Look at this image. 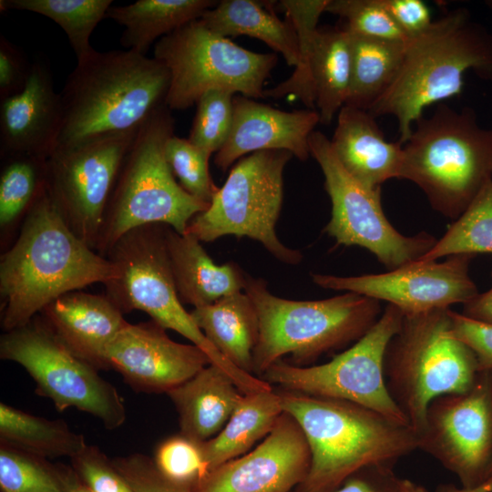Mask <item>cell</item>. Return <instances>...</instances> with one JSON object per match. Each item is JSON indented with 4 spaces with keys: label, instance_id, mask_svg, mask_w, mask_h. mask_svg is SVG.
I'll use <instances>...</instances> for the list:
<instances>
[{
    "label": "cell",
    "instance_id": "1",
    "mask_svg": "<svg viewBox=\"0 0 492 492\" xmlns=\"http://www.w3.org/2000/svg\"><path fill=\"white\" fill-rule=\"evenodd\" d=\"M113 277L111 262L67 226L44 186L0 258L2 328L21 327L59 296Z\"/></svg>",
    "mask_w": 492,
    "mask_h": 492
},
{
    "label": "cell",
    "instance_id": "2",
    "mask_svg": "<svg viewBox=\"0 0 492 492\" xmlns=\"http://www.w3.org/2000/svg\"><path fill=\"white\" fill-rule=\"evenodd\" d=\"M168 68L133 50L94 51L77 62L61 97V125L55 149L137 131L162 105Z\"/></svg>",
    "mask_w": 492,
    "mask_h": 492
},
{
    "label": "cell",
    "instance_id": "3",
    "mask_svg": "<svg viewBox=\"0 0 492 492\" xmlns=\"http://www.w3.org/2000/svg\"><path fill=\"white\" fill-rule=\"evenodd\" d=\"M282 406L300 425L311 464L292 492H330L351 475L371 465H393L418 449V436L358 404L281 389Z\"/></svg>",
    "mask_w": 492,
    "mask_h": 492
},
{
    "label": "cell",
    "instance_id": "4",
    "mask_svg": "<svg viewBox=\"0 0 492 492\" xmlns=\"http://www.w3.org/2000/svg\"><path fill=\"white\" fill-rule=\"evenodd\" d=\"M467 70L492 82V34L456 8L407 39L396 77L367 111L395 117L403 145L427 107L461 93Z\"/></svg>",
    "mask_w": 492,
    "mask_h": 492
},
{
    "label": "cell",
    "instance_id": "5",
    "mask_svg": "<svg viewBox=\"0 0 492 492\" xmlns=\"http://www.w3.org/2000/svg\"><path fill=\"white\" fill-rule=\"evenodd\" d=\"M414 125L399 179L415 183L436 211L455 220L492 181V128L478 124L472 108L445 103Z\"/></svg>",
    "mask_w": 492,
    "mask_h": 492
},
{
    "label": "cell",
    "instance_id": "6",
    "mask_svg": "<svg viewBox=\"0 0 492 492\" xmlns=\"http://www.w3.org/2000/svg\"><path fill=\"white\" fill-rule=\"evenodd\" d=\"M479 372L475 353L454 333L450 308L404 315L384 353L387 390L417 436L430 403L468 391Z\"/></svg>",
    "mask_w": 492,
    "mask_h": 492
},
{
    "label": "cell",
    "instance_id": "7",
    "mask_svg": "<svg viewBox=\"0 0 492 492\" xmlns=\"http://www.w3.org/2000/svg\"><path fill=\"white\" fill-rule=\"evenodd\" d=\"M174 135L166 104L138 130L119 169L104 214L96 251L106 256L128 231L148 224L168 225L185 234L189 223L210 203L190 195L176 180L165 157Z\"/></svg>",
    "mask_w": 492,
    "mask_h": 492
},
{
    "label": "cell",
    "instance_id": "8",
    "mask_svg": "<svg viewBox=\"0 0 492 492\" xmlns=\"http://www.w3.org/2000/svg\"><path fill=\"white\" fill-rule=\"evenodd\" d=\"M244 291L258 316L251 374L259 378L285 354L305 363L356 342L382 314L379 301L351 292L319 301H292L272 294L263 281L251 278Z\"/></svg>",
    "mask_w": 492,
    "mask_h": 492
},
{
    "label": "cell",
    "instance_id": "9",
    "mask_svg": "<svg viewBox=\"0 0 492 492\" xmlns=\"http://www.w3.org/2000/svg\"><path fill=\"white\" fill-rule=\"evenodd\" d=\"M164 224H148L122 235L106 254L114 277L104 284L105 295L127 313H148L165 329L173 330L200 347L210 364L224 371L243 393L269 389L266 381L228 361L196 325L179 297L166 241Z\"/></svg>",
    "mask_w": 492,
    "mask_h": 492
},
{
    "label": "cell",
    "instance_id": "10",
    "mask_svg": "<svg viewBox=\"0 0 492 492\" xmlns=\"http://www.w3.org/2000/svg\"><path fill=\"white\" fill-rule=\"evenodd\" d=\"M153 57L169 70L170 83L165 104L186 109L211 89L247 97H264V84L277 64L274 53H257L192 21L161 37Z\"/></svg>",
    "mask_w": 492,
    "mask_h": 492
},
{
    "label": "cell",
    "instance_id": "11",
    "mask_svg": "<svg viewBox=\"0 0 492 492\" xmlns=\"http://www.w3.org/2000/svg\"><path fill=\"white\" fill-rule=\"evenodd\" d=\"M292 157L286 150H262L241 158L208 209L190 220L186 233L207 242L229 234L249 237L278 260L299 262L301 253L284 246L275 231L282 204L283 171Z\"/></svg>",
    "mask_w": 492,
    "mask_h": 492
},
{
    "label": "cell",
    "instance_id": "12",
    "mask_svg": "<svg viewBox=\"0 0 492 492\" xmlns=\"http://www.w3.org/2000/svg\"><path fill=\"white\" fill-rule=\"evenodd\" d=\"M0 358L25 368L38 395L49 398L56 409L76 408L99 419L108 430L126 420L123 398L98 370L75 355L43 317L5 332L0 337Z\"/></svg>",
    "mask_w": 492,
    "mask_h": 492
},
{
    "label": "cell",
    "instance_id": "13",
    "mask_svg": "<svg viewBox=\"0 0 492 492\" xmlns=\"http://www.w3.org/2000/svg\"><path fill=\"white\" fill-rule=\"evenodd\" d=\"M404 313L397 307L387 304L377 322L331 361L302 366L280 360L261 378L283 390L350 401L409 425L389 395L384 374V353L400 329Z\"/></svg>",
    "mask_w": 492,
    "mask_h": 492
},
{
    "label": "cell",
    "instance_id": "14",
    "mask_svg": "<svg viewBox=\"0 0 492 492\" xmlns=\"http://www.w3.org/2000/svg\"><path fill=\"white\" fill-rule=\"evenodd\" d=\"M309 149L323 171L332 203L325 231L337 244L366 249L389 271L418 261L435 245L437 239L426 232L405 236L394 228L383 210L381 188H365L352 178L323 132L311 134Z\"/></svg>",
    "mask_w": 492,
    "mask_h": 492
},
{
    "label": "cell",
    "instance_id": "15",
    "mask_svg": "<svg viewBox=\"0 0 492 492\" xmlns=\"http://www.w3.org/2000/svg\"><path fill=\"white\" fill-rule=\"evenodd\" d=\"M138 130L56 149L46 159L45 188L53 205L94 251L119 169Z\"/></svg>",
    "mask_w": 492,
    "mask_h": 492
},
{
    "label": "cell",
    "instance_id": "16",
    "mask_svg": "<svg viewBox=\"0 0 492 492\" xmlns=\"http://www.w3.org/2000/svg\"><path fill=\"white\" fill-rule=\"evenodd\" d=\"M418 440V448L455 474L463 487L487 480L492 466V370L480 371L468 391L434 399Z\"/></svg>",
    "mask_w": 492,
    "mask_h": 492
},
{
    "label": "cell",
    "instance_id": "17",
    "mask_svg": "<svg viewBox=\"0 0 492 492\" xmlns=\"http://www.w3.org/2000/svg\"><path fill=\"white\" fill-rule=\"evenodd\" d=\"M471 254H455L444 261H414L378 274L335 276L314 273L318 286L355 292L397 307L404 315L448 309L466 303L478 291L469 276Z\"/></svg>",
    "mask_w": 492,
    "mask_h": 492
},
{
    "label": "cell",
    "instance_id": "18",
    "mask_svg": "<svg viewBox=\"0 0 492 492\" xmlns=\"http://www.w3.org/2000/svg\"><path fill=\"white\" fill-rule=\"evenodd\" d=\"M311 464L307 439L298 422L284 412L263 440L248 453L211 470L192 492H292Z\"/></svg>",
    "mask_w": 492,
    "mask_h": 492
},
{
    "label": "cell",
    "instance_id": "19",
    "mask_svg": "<svg viewBox=\"0 0 492 492\" xmlns=\"http://www.w3.org/2000/svg\"><path fill=\"white\" fill-rule=\"evenodd\" d=\"M106 357L133 390L146 394H168L210 364L200 347L174 342L153 320L128 323L108 346Z\"/></svg>",
    "mask_w": 492,
    "mask_h": 492
},
{
    "label": "cell",
    "instance_id": "20",
    "mask_svg": "<svg viewBox=\"0 0 492 492\" xmlns=\"http://www.w3.org/2000/svg\"><path fill=\"white\" fill-rule=\"evenodd\" d=\"M319 123L314 109L283 111L234 95L231 129L214 163L225 171L244 155L262 150H286L306 160L311 157L309 138Z\"/></svg>",
    "mask_w": 492,
    "mask_h": 492
},
{
    "label": "cell",
    "instance_id": "21",
    "mask_svg": "<svg viewBox=\"0 0 492 492\" xmlns=\"http://www.w3.org/2000/svg\"><path fill=\"white\" fill-rule=\"evenodd\" d=\"M1 158L28 155L47 159L60 129V93L54 89L47 62L32 63L24 88L0 100Z\"/></svg>",
    "mask_w": 492,
    "mask_h": 492
},
{
    "label": "cell",
    "instance_id": "22",
    "mask_svg": "<svg viewBox=\"0 0 492 492\" xmlns=\"http://www.w3.org/2000/svg\"><path fill=\"white\" fill-rule=\"evenodd\" d=\"M41 313L75 355L98 371L110 369L108 346L128 322L105 294L70 292L51 302Z\"/></svg>",
    "mask_w": 492,
    "mask_h": 492
},
{
    "label": "cell",
    "instance_id": "23",
    "mask_svg": "<svg viewBox=\"0 0 492 492\" xmlns=\"http://www.w3.org/2000/svg\"><path fill=\"white\" fill-rule=\"evenodd\" d=\"M368 111L343 106L330 144L345 171L365 188H381L400 176L403 145L391 142Z\"/></svg>",
    "mask_w": 492,
    "mask_h": 492
},
{
    "label": "cell",
    "instance_id": "24",
    "mask_svg": "<svg viewBox=\"0 0 492 492\" xmlns=\"http://www.w3.org/2000/svg\"><path fill=\"white\" fill-rule=\"evenodd\" d=\"M167 395L178 412L179 433L205 442L224 427L243 393L224 371L210 364Z\"/></svg>",
    "mask_w": 492,
    "mask_h": 492
},
{
    "label": "cell",
    "instance_id": "25",
    "mask_svg": "<svg viewBox=\"0 0 492 492\" xmlns=\"http://www.w3.org/2000/svg\"><path fill=\"white\" fill-rule=\"evenodd\" d=\"M166 241L181 302L205 306L244 290L247 278L240 268L233 262L216 264L194 236L167 226Z\"/></svg>",
    "mask_w": 492,
    "mask_h": 492
},
{
    "label": "cell",
    "instance_id": "26",
    "mask_svg": "<svg viewBox=\"0 0 492 492\" xmlns=\"http://www.w3.org/2000/svg\"><path fill=\"white\" fill-rule=\"evenodd\" d=\"M210 343L232 364L251 374L259 322L246 292H237L190 312ZM253 375V374H252Z\"/></svg>",
    "mask_w": 492,
    "mask_h": 492
},
{
    "label": "cell",
    "instance_id": "27",
    "mask_svg": "<svg viewBox=\"0 0 492 492\" xmlns=\"http://www.w3.org/2000/svg\"><path fill=\"white\" fill-rule=\"evenodd\" d=\"M282 413L280 394L273 387L243 394L224 427L202 442L209 471L248 453L269 435Z\"/></svg>",
    "mask_w": 492,
    "mask_h": 492
},
{
    "label": "cell",
    "instance_id": "28",
    "mask_svg": "<svg viewBox=\"0 0 492 492\" xmlns=\"http://www.w3.org/2000/svg\"><path fill=\"white\" fill-rule=\"evenodd\" d=\"M218 2L212 0H138L111 6L106 15L124 27L121 45L146 55L149 46L192 21Z\"/></svg>",
    "mask_w": 492,
    "mask_h": 492
},
{
    "label": "cell",
    "instance_id": "29",
    "mask_svg": "<svg viewBox=\"0 0 492 492\" xmlns=\"http://www.w3.org/2000/svg\"><path fill=\"white\" fill-rule=\"evenodd\" d=\"M268 5L253 0H223L207 10L200 19L220 36L257 38L281 53L289 66L296 67L299 61L296 33L292 24L281 20L267 8Z\"/></svg>",
    "mask_w": 492,
    "mask_h": 492
},
{
    "label": "cell",
    "instance_id": "30",
    "mask_svg": "<svg viewBox=\"0 0 492 492\" xmlns=\"http://www.w3.org/2000/svg\"><path fill=\"white\" fill-rule=\"evenodd\" d=\"M310 77L320 123L328 125L346 104L351 84L350 36L341 26L318 29Z\"/></svg>",
    "mask_w": 492,
    "mask_h": 492
},
{
    "label": "cell",
    "instance_id": "31",
    "mask_svg": "<svg viewBox=\"0 0 492 492\" xmlns=\"http://www.w3.org/2000/svg\"><path fill=\"white\" fill-rule=\"evenodd\" d=\"M349 36L351 84L345 105L367 111L396 77L406 41Z\"/></svg>",
    "mask_w": 492,
    "mask_h": 492
},
{
    "label": "cell",
    "instance_id": "32",
    "mask_svg": "<svg viewBox=\"0 0 492 492\" xmlns=\"http://www.w3.org/2000/svg\"><path fill=\"white\" fill-rule=\"evenodd\" d=\"M0 443L45 457L73 456L86 446L83 435L63 420L36 416L0 403Z\"/></svg>",
    "mask_w": 492,
    "mask_h": 492
},
{
    "label": "cell",
    "instance_id": "33",
    "mask_svg": "<svg viewBox=\"0 0 492 492\" xmlns=\"http://www.w3.org/2000/svg\"><path fill=\"white\" fill-rule=\"evenodd\" d=\"M112 0H1V11L15 9L42 15L57 24L66 33L77 62L95 49L90 36L106 18Z\"/></svg>",
    "mask_w": 492,
    "mask_h": 492
},
{
    "label": "cell",
    "instance_id": "34",
    "mask_svg": "<svg viewBox=\"0 0 492 492\" xmlns=\"http://www.w3.org/2000/svg\"><path fill=\"white\" fill-rule=\"evenodd\" d=\"M329 0H282L280 7L286 15L297 36L299 61L293 73L276 87L265 89L264 97L281 98L292 96L300 99L307 108L315 110L313 94L310 62L318 21L325 12Z\"/></svg>",
    "mask_w": 492,
    "mask_h": 492
},
{
    "label": "cell",
    "instance_id": "35",
    "mask_svg": "<svg viewBox=\"0 0 492 492\" xmlns=\"http://www.w3.org/2000/svg\"><path fill=\"white\" fill-rule=\"evenodd\" d=\"M492 254V181L418 261L455 254Z\"/></svg>",
    "mask_w": 492,
    "mask_h": 492
},
{
    "label": "cell",
    "instance_id": "36",
    "mask_svg": "<svg viewBox=\"0 0 492 492\" xmlns=\"http://www.w3.org/2000/svg\"><path fill=\"white\" fill-rule=\"evenodd\" d=\"M0 226L9 229L25 216L45 186L46 159L28 155L2 158Z\"/></svg>",
    "mask_w": 492,
    "mask_h": 492
},
{
    "label": "cell",
    "instance_id": "37",
    "mask_svg": "<svg viewBox=\"0 0 492 492\" xmlns=\"http://www.w3.org/2000/svg\"><path fill=\"white\" fill-rule=\"evenodd\" d=\"M0 486L11 492H67L57 465L2 443Z\"/></svg>",
    "mask_w": 492,
    "mask_h": 492
},
{
    "label": "cell",
    "instance_id": "38",
    "mask_svg": "<svg viewBox=\"0 0 492 492\" xmlns=\"http://www.w3.org/2000/svg\"><path fill=\"white\" fill-rule=\"evenodd\" d=\"M167 162L179 180V184L190 195L210 203L218 187L210 173V154L192 144L189 138L172 135L165 144Z\"/></svg>",
    "mask_w": 492,
    "mask_h": 492
},
{
    "label": "cell",
    "instance_id": "39",
    "mask_svg": "<svg viewBox=\"0 0 492 492\" xmlns=\"http://www.w3.org/2000/svg\"><path fill=\"white\" fill-rule=\"evenodd\" d=\"M234 94L221 89L205 92L197 101L190 141L212 155L225 144L233 121Z\"/></svg>",
    "mask_w": 492,
    "mask_h": 492
},
{
    "label": "cell",
    "instance_id": "40",
    "mask_svg": "<svg viewBox=\"0 0 492 492\" xmlns=\"http://www.w3.org/2000/svg\"><path fill=\"white\" fill-rule=\"evenodd\" d=\"M325 12L339 16L341 27L352 35L399 41L409 38L393 19L384 0H329Z\"/></svg>",
    "mask_w": 492,
    "mask_h": 492
},
{
    "label": "cell",
    "instance_id": "41",
    "mask_svg": "<svg viewBox=\"0 0 492 492\" xmlns=\"http://www.w3.org/2000/svg\"><path fill=\"white\" fill-rule=\"evenodd\" d=\"M153 461L166 477L191 488L209 472L202 442L180 433L163 439L157 446Z\"/></svg>",
    "mask_w": 492,
    "mask_h": 492
},
{
    "label": "cell",
    "instance_id": "42",
    "mask_svg": "<svg viewBox=\"0 0 492 492\" xmlns=\"http://www.w3.org/2000/svg\"><path fill=\"white\" fill-rule=\"evenodd\" d=\"M70 460L76 475L92 492H133L113 461L97 446L87 444Z\"/></svg>",
    "mask_w": 492,
    "mask_h": 492
},
{
    "label": "cell",
    "instance_id": "43",
    "mask_svg": "<svg viewBox=\"0 0 492 492\" xmlns=\"http://www.w3.org/2000/svg\"><path fill=\"white\" fill-rule=\"evenodd\" d=\"M133 492H192L190 487L175 483L156 466L153 458L140 453L113 459Z\"/></svg>",
    "mask_w": 492,
    "mask_h": 492
},
{
    "label": "cell",
    "instance_id": "44",
    "mask_svg": "<svg viewBox=\"0 0 492 492\" xmlns=\"http://www.w3.org/2000/svg\"><path fill=\"white\" fill-rule=\"evenodd\" d=\"M29 64L22 51L5 38L0 36V100L20 92L30 76Z\"/></svg>",
    "mask_w": 492,
    "mask_h": 492
},
{
    "label": "cell",
    "instance_id": "45",
    "mask_svg": "<svg viewBox=\"0 0 492 492\" xmlns=\"http://www.w3.org/2000/svg\"><path fill=\"white\" fill-rule=\"evenodd\" d=\"M455 334L475 353L479 370H492V325L482 323L450 310Z\"/></svg>",
    "mask_w": 492,
    "mask_h": 492
},
{
    "label": "cell",
    "instance_id": "46",
    "mask_svg": "<svg viewBox=\"0 0 492 492\" xmlns=\"http://www.w3.org/2000/svg\"><path fill=\"white\" fill-rule=\"evenodd\" d=\"M401 479L393 465H371L356 471L330 492H401Z\"/></svg>",
    "mask_w": 492,
    "mask_h": 492
},
{
    "label": "cell",
    "instance_id": "47",
    "mask_svg": "<svg viewBox=\"0 0 492 492\" xmlns=\"http://www.w3.org/2000/svg\"><path fill=\"white\" fill-rule=\"evenodd\" d=\"M397 26L408 36H416L430 26V10L421 0H384Z\"/></svg>",
    "mask_w": 492,
    "mask_h": 492
},
{
    "label": "cell",
    "instance_id": "48",
    "mask_svg": "<svg viewBox=\"0 0 492 492\" xmlns=\"http://www.w3.org/2000/svg\"><path fill=\"white\" fill-rule=\"evenodd\" d=\"M461 313L471 320L492 325V286L464 303Z\"/></svg>",
    "mask_w": 492,
    "mask_h": 492
},
{
    "label": "cell",
    "instance_id": "49",
    "mask_svg": "<svg viewBox=\"0 0 492 492\" xmlns=\"http://www.w3.org/2000/svg\"><path fill=\"white\" fill-rule=\"evenodd\" d=\"M67 492H92L76 475L71 466L58 464Z\"/></svg>",
    "mask_w": 492,
    "mask_h": 492
},
{
    "label": "cell",
    "instance_id": "50",
    "mask_svg": "<svg viewBox=\"0 0 492 492\" xmlns=\"http://www.w3.org/2000/svg\"><path fill=\"white\" fill-rule=\"evenodd\" d=\"M436 492H492V476L473 488L457 487L454 484H442L437 487Z\"/></svg>",
    "mask_w": 492,
    "mask_h": 492
},
{
    "label": "cell",
    "instance_id": "51",
    "mask_svg": "<svg viewBox=\"0 0 492 492\" xmlns=\"http://www.w3.org/2000/svg\"><path fill=\"white\" fill-rule=\"evenodd\" d=\"M401 492H427L426 489L409 479H401Z\"/></svg>",
    "mask_w": 492,
    "mask_h": 492
},
{
    "label": "cell",
    "instance_id": "52",
    "mask_svg": "<svg viewBox=\"0 0 492 492\" xmlns=\"http://www.w3.org/2000/svg\"><path fill=\"white\" fill-rule=\"evenodd\" d=\"M492 476V466H491V468H490V477Z\"/></svg>",
    "mask_w": 492,
    "mask_h": 492
},
{
    "label": "cell",
    "instance_id": "53",
    "mask_svg": "<svg viewBox=\"0 0 492 492\" xmlns=\"http://www.w3.org/2000/svg\"><path fill=\"white\" fill-rule=\"evenodd\" d=\"M3 492H11V491H6V490H5V491H3Z\"/></svg>",
    "mask_w": 492,
    "mask_h": 492
}]
</instances>
